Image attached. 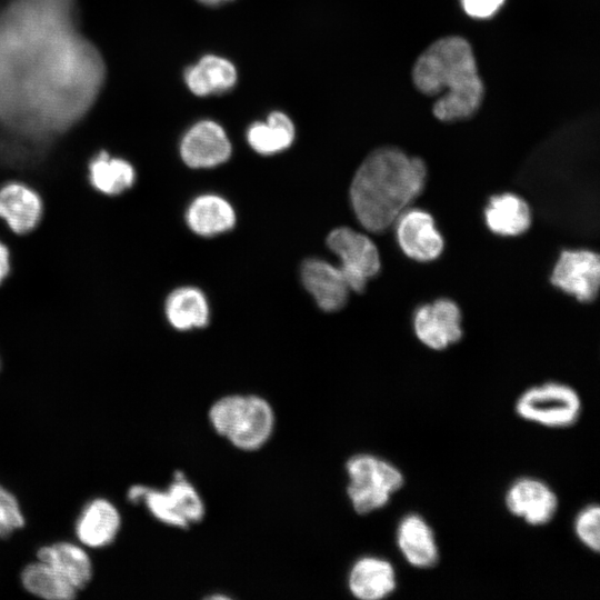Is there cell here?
<instances>
[{
	"label": "cell",
	"mask_w": 600,
	"mask_h": 600,
	"mask_svg": "<svg viewBox=\"0 0 600 600\" xmlns=\"http://www.w3.org/2000/svg\"><path fill=\"white\" fill-rule=\"evenodd\" d=\"M72 0H14L0 14V122L31 139L68 130L94 100L102 62Z\"/></svg>",
	"instance_id": "1"
},
{
	"label": "cell",
	"mask_w": 600,
	"mask_h": 600,
	"mask_svg": "<svg viewBox=\"0 0 600 600\" xmlns=\"http://www.w3.org/2000/svg\"><path fill=\"white\" fill-rule=\"evenodd\" d=\"M427 167L396 147L372 151L356 171L350 200L358 221L371 232H382L422 192Z\"/></svg>",
	"instance_id": "2"
},
{
	"label": "cell",
	"mask_w": 600,
	"mask_h": 600,
	"mask_svg": "<svg viewBox=\"0 0 600 600\" xmlns=\"http://www.w3.org/2000/svg\"><path fill=\"white\" fill-rule=\"evenodd\" d=\"M414 87L436 97L433 116L446 122L472 117L484 98V84L469 41L446 36L428 46L412 68Z\"/></svg>",
	"instance_id": "3"
},
{
	"label": "cell",
	"mask_w": 600,
	"mask_h": 600,
	"mask_svg": "<svg viewBox=\"0 0 600 600\" xmlns=\"http://www.w3.org/2000/svg\"><path fill=\"white\" fill-rule=\"evenodd\" d=\"M213 430L233 447L254 451L270 439L276 423L271 404L254 394H230L218 399L209 409Z\"/></svg>",
	"instance_id": "4"
},
{
	"label": "cell",
	"mask_w": 600,
	"mask_h": 600,
	"mask_svg": "<svg viewBox=\"0 0 600 600\" xmlns=\"http://www.w3.org/2000/svg\"><path fill=\"white\" fill-rule=\"evenodd\" d=\"M349 479L346 492L358 514L384 508L404 486L403 473L389 461L370 453H358L346 462Z\"/></svg>",
	"instance_id": "5"
},
{
	"label": "cell",
	"mask_w": 600,
	"mask_h": 600,
	"mask_svg": "<svg viewBox=\"0 0 600 600\" xmlns=\"http://www.w3.org/2000/svg\"><path fill=\"white\" fill-rule=\"evenodd\" d=\"M514 410L526 421L547 428L563 429L579 420L582 401L572 387L546 382L523 391L516 401Z\"/></svg>",
	"instance_id": "6"
},
{
	"label": "cell",
	"mask_w": 600,
	"mask_h": 600,
	"mask_svg": "<svg viewBox=\"0 0 600 600\" xmlns=\"http://www.w3.org/2000/svg\"><path fill=\"white\" fill-rule=\"evenodd\" d=\"M329 249L339 258V269L350 290L362 292L380 270L379 251L363 233L348 227L333 229L327 237Z\"/></svg>",
	"instance_id": "7"
},
{
	"label": "cell",
	"mask_w": 600,
	"mask_h": 600,
	"mask_svg": "<svg viewBox=\"0 0 600 600\" xmlns=\"http://www.w3.org/2000/svg\"><path fill=\"white\" fill-rule=\"evenodd\" d=\"M43 212V198L32 184L17 178L0 183V221L9 232L31 233L40 224Z\"/></svg>",
	"instance_id": "8"
},
{
	"label": "cell",
	"mask_w": 600,
	"mask_h": 600,
	"mask_svg": "<svg viewBox=\"0 0 600 600\" xmlns=\"http://www.w3.org/2000/svg\"><path fill=\"white\" fill-rule=\"evenodd\" d=\"M550 281L580 302L593 301L598 296L600 283L598 253L586 249L562 251Z\"/></svg>",
	"instance_id": "9"
},
{
	"label": "cell",
	"mask_w": 600,
	"mask_h": 600,
	"mask_svg": "<svg viewBox=\"0 0 600 600\" xmlns=\"http://www.w3.org/2000/svg\"><path fill=\"white\" fill-rule=\"evenodd\" d=\"M507 510L527 524L541 527L556 516L559 500L556 492L543 481L522 477L508 488L504 496Z\"/></svg>",
	"instance_id": "10"
},
{
	"label": "cell",
	"mask_w": 600,
	"mask_h": 600,
	"mask_svg": "<svg viewBox=\"0 0 600 600\" xmlns=\"http://www.w3.org/2000/svg\"><path fill=\"white\" fill-rule=\"evenodd\" d=\"M413 329L428 348L443 350L462 337L461 312L450 299H438L421 306L414 313Z\"/></svg>",
	"instance_id": "11"
},
{
	"label": "cell",
	"mask_w": 600,
	"mask_h": 600,
	"mask_svg": "<svg viewBox=\"0 0 600 600\" xmlns=\"http://www.w3.org/2000/svg\"><path fill=\"white\" fill-rule=\"evenodd\" d=\"M179 149L183 162L194 169L217 167L226 162L232 152L224 129L212 120H201L190 127Z\"/></svg>",
	"instance_id": "12"
},
{
	"label": "cell",
	"mask_w": 600,
	"mask_h": 600,
	"mask_svg": "<svg viewBox=\"0 0 600 600\" xmlns=\"http://www.w3.org/2000/svg\"><path fill=\"white\" fill-rule=\"evenodd\" d=\"M394 223L398 243L409 258L427 262L441 254L444 242L430 213L408 208Z\"/></svg>",
	"instance_id": "13"
},
{
	"label": "cell",
	"mask_w": 600,
	"mask_h": 600,
	"mask_svg": "<svg viewBox=\"0 0 600 600\" xmlns=\"http://www.w3.org/2000/svg\"><path fill=\"white\" fill-rule=\"evenodd\" d=\"M301 280L320 309L332 312L341 309L349 287L339 267L319 258H309L301 266Z\"/></svg>",
	"instance_id": "14"
},
{
	"label": "cell",
	"mask_w": 600,
	"mask_h": 600,
	"mask_svg": "<svg viewBox=\"0 0 600 600\" xmlns=\"http://www.w3.org/2000/svg\"><path fill=\"white\" fill-rule=\"evenodd\" d=\"M397 573L391 562L383 558L366 556L351 567L347 586L360 600H382L397 590Z\"/></svg>",
	"instance_id": "15"
},
{
	"label": "cell",
	"mask_w": 600,
	"mask_h": 600,
	"mask_svg": "<svg viewBox=\"0 0 600 600\" xmlns=\"http://www.w3.org/2000/svg\"><path fill=\"white\" fill-rule=\"evenodd\" d=\"M137 178V170L129 160L103 149L92 154L86 166L88 184L104 197H119L130 191Z\"/></svg>",
	"instance_id": "16"
},
{
	"label": "cell",
	"mask_w": 600,
	"mask_h": 600,
	"mask_svg": "<svg viewBox=\"0 0 600 600\" xmlns=\"http://www.w3.org/2000/svg\"><path fill=\"white\" fill-rule=\"evenodd\" d=\"M398 549L404 560L417 569H431L439 561V549L433 530L417 513L404 516L396 531Z\"/></svg>",
	"instance_id": "17"
},
{
	"label": "cell",
	"mask_w": 600,
	"mask_h": 600,
	"mask_svg": "<svg viewBox=\"0 0 600 600\" xmlns=\"http://www.w3.org/2000/svg\"><path fill=\"white\" fill-rule=\"evenodd\" d=\"M121 526V517L114 504L107 499L97 498L89 501L76 521L78 540L90 548L109 546L117 537Z\"/></svg>",
	"instance_id": "18"
},
{
	"label": "cell",
	"mask_w": 600,
	"mask_h": 600,
	"mask_svg": "<svg viewBox=\"0 0 600 600\" xmlns=\"http://www.w3.org/2000/svg\"><path fill=\"white\" fill-rule=\"evenodd\" d=\"M188 89L198 97L219 94L232 89L238 79L234 64L220 56L206 54L183 73Z\"/></svg>",
	"instance_id": "19"
},
{
	"label": "cell",
	"mask_w": 600,
	"mask_h": 600,
	"mask_svg": "<svg viewBox=\"0 0 600 600\" xmlns=\"http://www.w3.org/2000/svg\"><path fill=\"white\" fill-rule=\"evenodd\" d=\"M188 227L197 234L212 237L233 228L236 212L232 206L217 194H201L188 207L186 212Z\"/></svg>",
	"instance_id": "20"
},
{
	"label": "cell",
	"mask_w": 600,
	"mask_h": 600,
	"mask_svg": "<svg viewBox=\"0 0 600 600\" xmlns=\"http://www.w3.org/2000/svg\"><path fill=\"white\" fill-rule=\"evenodd\" d=\"M37 557L38 560L53 568L78 591L91 580V560L84 549L74 543L63 541L41 547Z\"/></svg>",
	"instance_id": "21"
},
{
	"label": "cell",
	"mask_w": 600,
	"mask_h": 600,
	"mask_svg": "<svg viewBox=\"0 0 600 600\" xmlns=\"http://www.w3.org/2000/svg\"><path fill=\"white\" fill-rule=\"evenodd\" d=\"M484 219L493 233L513 237L529 229L531 210L521 197L504 192L490 198L484 209Z\"/></svg>",
	"instance_id": "22"
},
{
	"label": "cell",
	"mask_w": 600,
	"mask_h": 600,
	"mask_svg": "<svg viewBox=\"0 0 600 600\" xmlns=\"http://www.w3.org/2000/svg\"><path fill=\"white\" fill-rule=\"evenodd\" d=\"M164 314L170 326L177 330L202 328L209 321V304L198 288L180 287L168 294Z\"/></svg>",
	"instance_id": "23"
},
{
	"label": "cell",
	"mask_w": 600,
	"mask_h": 600,
	"mask_svg": "<svg viewBox=\"0 0 600 600\" xmlns=\"http://www.w3.org/2000/svg\"><path fill=\"white\" fill-rule=\"evenodd\" d=\"M296 137L292 120L284 112L272 111L266 121H256L247 130V141L258 153L271 156L288 149Z\"/></svg>",
	"instance_id": "24"
},
{
	"label": "cell",
	"mask_w": 600,
	"mask_h": 600,
	"mask_svg": "<svg viewBox=\"0 0 600 600\" xmlns=\"http://www.w3.org/2000/svg\"><path fill=\"white\" fill-rule=\"evenodd\" d=\"M21 582L31 594L47 600H71L78 591L53 568L40 560L22 570Z\"/></svg>",
	"instance_id": "25"
},
{
	"label": "cell",
	"mask_w": 600,
	"mask_h": 600,
	"mask_svg": "<svg viewBox=\"0 0 600 600\" xmlns=\"http://www.w3.org/2000/svg\"><path fill=\"white\" fill-rule=\"evenodd\" d=\"M167 490L173 498L180 514L189 526L202 520L206 512L204 503L200 493L182 472L177 471L174 473L173 480Z\"/></svg>",
	"instance_id": "26"
},
{
	"label": "cell",
	"mask_w": 600,
	"mask_h": 600,
	"mask_svg": "<svg viewBox=\"0 0 600 600\" xmlns=\"http://www.w3.org/2000/svg\"><path fill=\"white\" fill-rule=\"evenodd\" d=\"M573 529L578 540L589 550H600V508L590 504L582 509L574 519Z\"/></svg>",
	"instance_id": "27"
},
{
	"label": "cell",
	"mask_w": 600,
	"mask_h": 600,
	"mask_svg": "<svg viewBox=\"0 0 600 600\" xmlns=\"http://www.w3.org/2000/svg\"><path fill=\"white\" fill-rule=\"evenodd\" d=\"M0 521L11 531L24 524V518L16 497L0 484Z\"/></svg>",
	"instance_id": "28"
},
{
	"label": "cell",
	"mask_w": 600,
	"mask_h": 600,
	"mask_svg": "<svg viewBox=\"0 0 600 600\" xmlns=\"http://www.w3.org/2000/svg\"><path fill=\"white\" fill-rule=\"evenodd\" d=\"M504 3V0H461L464 12L474 19L492 17Z\"/></svg>",
	"instance_id": "29"
},
{
	"label": "cell",
	"mask_w": 600,
	"mask_h": 600,
	"mask_svg": "<svg viewBox=\"0 0 600 600\" xmlns=\"http://www.w3.org/2000/svg\"><path fill=\"white\" fill-rule=\"evenodd\" d=\"M11 250L8 243L0 238V286L11 272Z\"/></svg>",
	"instance_id": "30"
},
{
	"label": "cell",
	"mask_w": 600,
	"mask_h": 600,
	"mask_svg": "<svg viewBox=\"0 0 600 600\" xmlns=\"http://www.w3.org/2000/svg\"><path fill=\"white\" fill-rule=\"evenodd\" d=\"M199 2L206 4V6H218L231 0H198Z\"/></svg>",
	"instance_id": "31"
},
{
	"label": "cell",
	"mask_w": 600,
	"mask_h": 600,
	"mask_svg": "<svg viewBox=\"0 0 600 600\" xmlns=\"http://www.w3.org/2000/svg\"><path fill=\"white\" fill-rule=\"evenodd\" d=\"M12 531L0 521V538H7Z\"/></svg>",
	"instance_id": "32"
},
{
	"label": "cell",
	"mask_w": 600,
	"mask_h": 600,
	"mask_svg": "<svg viewBox=\"0 0 600 600\" xmlns=\"http://www.w3.org/2000/svg\"><path fill=\"white\" fill-rule=\"evenodd\" d=\"M0 364H1V361H0Z\"/></svg>",
	"instance_id": "33"
}]
</instances>
